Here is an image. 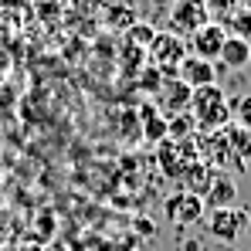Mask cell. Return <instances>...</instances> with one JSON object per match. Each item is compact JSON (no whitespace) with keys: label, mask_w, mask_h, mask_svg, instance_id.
Listing matches in <instances>:
<instances>
[{"label":"cell","mask_w":251,"mask_h":251,"mask_svg":"<svg viewBox=\"0 0 251 251\" xmlns=\"http://www.w3.org/2000/svg\"><path fill=\"white\" fill-rule=\"evenodd\" d=\"M153 38H156V27L146 24V21H136V24L126 31V44H132V48H139V51H150Z\"/></svg>","instance_id":"obj_14"},{"label":"cell","mask_w":251,"mask_h":251,"mask_svg":"<svg viewBox=\"0 0 251 251\" xmlns=\"http://www.w3.org/2000/svg\"><path fill=\"white\" fill-rule=\"evenodd\" d=\"M167 123H170V139L173 143H183L194 129H197V123H194V116L190 112H180V116H167Z\"/></svg>","instance_id":"obj_15"},{"label":"cell","mask_w":251,"mask_h":251,"mask_svg":"<svg viewBox=\"0 0 251 251\" xmlns=\"http://www.w3.org/2000/svg\"><path fill=\"white\" fill-rule=\"evenodd\" d=\"M183 190L187 194H194V197H201L204 201V194L210 190V183H214V167L210 163H204V160H194L190 167L183 170Z\"/></svg>","instance_id":"obj_9"},{"label":"cell","mask_w":251,"mask_h":251,"mask_svg":"<svg viewBox=\"0 0 251 251\" xmlns=\"http://www.w3.org/2000/svg\"><path fill=\"white\" fill-rule=\"evenodd\" d=\"M204 7H207V14H227L231 17L238 10V0H207Z\"/></svg>","instance_id":"obj_18"},{"label":"cell","mask_w":251,"mask_h":251,"mask_svg":"<svg viewBox=\"0 0 251 251\" xmlns=\"http://www.w3.org/2000/svg\"><path fill=\"white\" fill-rule=\"evenodd\" d=\"M176 78L187 85V88H204V85H214V78H217V65L187 54V58L180 61V68H176Z\"/></svg>","instance_id":"obj_6"},{"label":"cell","mask_w":251,"mask_h":251,"mask_svg":"<svg viewBox=\"0 0 251 251\" xmlns=\"http://www.w3.org/2000/svg\"><path fill=\"white\" fill-rule=\"evenodd\" d=\"M146 58H150V65L163 75V78H176V68H180V61L187 58V41L180 38V34H173V31H156V38L150 44V51H146Z\"/></svg>","instance_id":"obj_2"},{"label":"cell","mask_w":251,"mask_h":251,"mask_svg":"<svg viewBox=\"0 0 251 251\" xmlns=\"http://www.w3.org/2000/svg\"><path fill=\"white\" fill-rule=\"evenodd\" d=\"M234 201H238V183L227 176V173H214V183H210V190L204 194V207H234Z\"/></svg>","instance_id":"obj_8"},{"label":"cell","mask_w":251,"mask_h":251,"mask_svg":"<svg viewBox=\"0 0 251 251\" xmlns=\"http://www.w3.org/2000/svg\"><path fill=\"white\" fill-rule=\"evenodd\" d=\"M109 24H112V27L119 24V27H126V31H129V27L136 24V17L129 14V7H126V3H116V7H112V14H109Z\"/></svg>","instance_id":"obj_17"},{"label":"cell","mask_w":251,"mask_h":251,"mask_svg":"<svg viewBox=\"0 0 251 251\" xmlns=\"http://www.w3.org/2000/svg\"><path fill=\"white\" fill-rule=\"evenodd\" d=\"M190 116H194L197 129H204V132H214V129L231 126V105H227L224 88H217V82L204 85V88H194Z\"/></svg>","instance_id":"obj_1"},{"label":"cell","mask_w":251,"mask_h":251,"mask_svg":"<svg viewBox=\"0 0 251 251\" xmlns=\"http://www.w3.org/2000/svg\"><path fill=\"white\" fill-rule=\"evenodd\" d=\"M227 139H231V156H234L238 163H245V160L251 156V129L231 123L227 126Z\"/></svg>","instance_id":"obj_13"},{"label":"cell","mask_w":251,"mask_h":251,"mask_svg":"<svg viewBox=\"0 0 251 251\" xmlns=\"http://www.w3.org/2000/svg\"><path fill=\"white\" fill-rule=\"evenodd\" d=\"M234 123L251 129V95H245V99L238 102V119H234Z\"/></svg>","instance_id":"obj_19"},{"label":"cell","mask_w":251,"mask_h":251,"mask_svg":"<svg viewBox=\"0 0 251 251\" xmlns=\"http://www.w3.org/2000/svg\"><path fill=\"white\" fill-rule=\"evenodd\" d=\"M217 61H221V68H245V65H251V41L227 34Z\"/></svg>","instance_id":"obj_11"},{"label":"cell","mask_w":251,"mask_h":251,"mask_svg":"<svg viewBox=\"0 0 251 251\" xmlns=\"http://www.w3.org/2000/svg\"><path fill=\"white\" fill-rule=\"evenodd\" d=\"M207 24H210L207 7H197V3H176V7L170 10V31L180 34V38H190V34H197V31L207 27Z\"/></svg>","instance_id":"obj_4"},{"label":"cell","mask_w":251,"mask_h":251,"mask_svg":"<svg viewBox=\"0 0 251 251\" xmlns=\"http://www.w3.org/2000/svg\"><path fill=\"white\" fill-rule=\"evenodd\" d=\"M201 214H204V201L187 194V190L173 194L167 201V217H170V224H176V227H187V224L201 221Z\"/></svg>","instance_id":"obj_5"},{"label":"cell","mask_w":251,"mask_h":251,"mask_svg":"<svg viewBox=\"0 0 251 251\" xmlns=\"http://www.w3.org/2000/svg\"><path fill=\"white\" fill-rule=\"evenodd\" d=\"M163 82H167V78H163L153 65H143V72H139V85H143L146 92H163Z\"/></svg>","instance_id":"obj_16"},{"label":"cell","mask_w":251,"mask_h":251,"mask_svg":"<svg viewBox=\"0 0 251 251\" xmlns=\"http://www.w3.org/2000/svg\"><path fill=\"white\" fill-rule=\"evenodd\" d=\"M136 231L150 238V234H153V221H146V217H139V221H136Z\"/></svg>","instance_id":"obj_20"},{"label":"cell","mask_w":251,"mask_h":251,"mask_svg":"<svg viewBox=\"0 0 251 251\" xmlns=\"http://www.w3.org/2000/svg\"><path fill=\"white\" fill-rule=\"evenodd\" d=\"M139 116H143V139L146 143L160 146L163 139H170V123L163 112H156L153 105H146V109H139Z\"/></svg>","instance_id":"obj_12"},{"label":"cell","mask_w":251,"mask_h":251,"mask_svg":"<svg viewBox=\"0 0 251 251\" xmlns=\"http://www.w3.org/2000/svg\"><path fill=\"white\" fill-rule=\"evenodd\" d=\"M248 227V214L238 207H221V210H210V217H207V231L217 238V241H238L241 238V231Z\"/></svg>","instance_id":"obj_3"},{"label":"cell","mask_w":251,"mask_h":251,"mask_svg":"<svg viewBox=\"0 0 251 251\" xmlns=\"http://www.w3.org/2000/svg\"><path fill=\"white\" fill-rule=\"evenodd\" d=\"M224 38H227V34H224V27L210 21L207 27H201L197 34H190V51H194V58L217 61V54H221V48H224Z\"/></svg>","instance_id":"obj_7"},{"label":"cell","mask_w":251,"mask_h":251,"mask_svg":"<svg viewBox=\"0 0 251 251\" xmlns=\"http://www.w3.org/2000/svg\"><path fill=\"white\" fill-rule=\"evenodd\" d=\"M163 109L170 116H180V112H190V99H194V88L180 82V78H167L163 82Z\"/></svg>","instance_id":"obj_10"},{"label":"cell","mask_w":251,"mask_h":251,"mask_svg":"<svg viewBox=\"0 0 251 251\" xmlns=\"http://www.w3.org/2000/svg\"><path fill=\"white\" fill-rule=\"evenodd\" d=\"M180 3H197V7H204L207 0H180Z\"/></svg>","instance_id":"obj_21"}]
</instances>
